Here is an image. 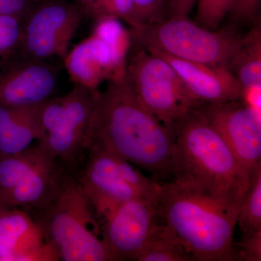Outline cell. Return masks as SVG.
<instances>
[{"label": "cell", "mask_w": 261, "mask_h": 261, "mask_svg": "<svg viewBox=\"0 0 261 261\" xmlns=\"http://www.w3.org/2000/svg\"><path fill=\"white\" fill-rule=\"evenodd\" d=\"M98 92L87 132V145L102 147L151 174L168 181L176 170L174 133L139 100L126 73L108 80Z\"/></svg>", "instance_id": "6da1fadb"}, {"label": "cell", "mask_w": 261, "mask_h": 261, "mask_svg": "<svg viewBox=\"0 0 261 261\" xmlns=\"http://www.w3.org/2000/svg\"><path fill=\"white\" fill-rule=\"evenodd\" d=\"M157 202L161 221L192 260H237L233 235L240 204L181 175L159 182Z\"/></svg>", "instance_id": "7a4b0ae2"}, {"label": "cell", "mask_w": 261, "mask_h": 261, "mask_svg": "<svg viewBox=\"0 0 261 261\" xmlns=\"http://www.w3.org/2000/svg\"><path fill=\"white\" fill-rule=\"evenodd\" d=\"M176 175H181L224 200L240 203L250 174L239 162L200 108L182 116L173 127Z\"/></svg>", "instance_id": "3957f363"}, {"label": "cell", "mask_w": 261, "mask_h": 261, "mask_svg": "<svg viewBox=\"0 0 261 261\" xmlns=\"http://www.w3.org/2000/svg\"><path fill=\"white\" fill-rule=\"evenodd\" d=\"M43 239L65 261H112L94 211L75 173L68 171L50 202L32 213Z\"/></svg>", "instance_id": "277c9868"}, {"label": "cell", "mask_w": 261, "mask_h": 261, "mask_svg": "<svg viewBox=\"0 0 261 261\" xmlns=\"http://www.w3.org/2000/svg\"><path fill=\"white\" fill-rule=\"evenodd\" d=\"M130 34L132 42L147 50L228 68L243 42V36L204 28L189 16L133 27Z\"/></svg>", "instance_id": "5b68a950"}, {"label": "cell", "mask_w": 261, "mask_h": 261, "mask_svg": "<svg viewBox=\"0 0 261 261\" xmlns=\"http://www.w3.org/2000/svg\"><path fill=\"white\" fill-rule=\"evenodd\" d=\"M99 90L81 86L42 103L37 145L76 173L87 152V132Z\"/></svg>", "instance_id": "8992f818"}, {"label": "cell", "mask_w": 261, "mask_h": 261, "mask_svg": "<svg viewBox=\"0 0 261 261\" xmlns=\"http://www.w3.org/2000/svg\"><path fill=\"white\" fill-rule=\"evenodd\" d=\"M85 156L83 168L75 175L99 219L127 201L158 195L159 181L107 149L89 144Z\"/></svg>", "instance_id": "52a82bcc"}, {"label": "cell", "mask_w": 261, "mask_h": 261, "mask_svg": "<svg viewBox=\"0 0 261 261\" xmlns=\"http://www.w3.org/2000/svg\"><path fill=\"white\" fill-rule=\"evenodd\" d=\"M140 48L127 57V78L141 103L173 132L182 116L200 106L167 61Z\"/></svg>", "instance_id": "ba28073f"}, {"label": "cell", "mask_w": 261, "mask_h": 261, "mask_svg": "<svg viewBox=\"0 0 261 261\" xmlns=\"http://www.w3.org/2000/svg\"><path fill=\"white\" fill-rule=\"evenodd\" d=\"M86 13L82 5L39 3L23 22L19 53L30 59L63 60Z\"/></svg>", "instance_id": "9c48e42d"}, {"label": "cell", "mask_w": 261, "mask_h": 261, "mask_svg": "<svg viewBox=\"0 0 261 261\" xmlns=\"http://www.w3.org/2000/svg\"><path fill=\"white\" fill-rule=\"evenodd\" d=\"M157 195L127 201L104 219L103 243L112 261L137 260L160 220Z\"/></svg>", "instance_id": "30bf717a"}, {"label": "cell", "mask_w": 261, "mask_h": 261, "mask_svg": "<svg viewBox=\"0 0 261 261\" xmlns=\"http://www.w3.org/2000/svg\"><path fill=\"white\" fill-rule=\"evenodd\" d=\"M199 108L247 172L261 166L260 118L255 108L242 99Z\"/></svg>", "instance_id": "8fae6325"}, {"label": "cell", "mask_w": 261, "mask_h": 261, "mask_svg": "<svg viewBox=\"0 0 261 261\" xmlns=\"http://www.w3.org/2000/svg\"><path fill=\"white\" fill-rule=\"evenodd\" d=\"M59 66L51 60H34L18 53L0 65V105L31 107L53 97Z\"/></svg>", "instance_id": "7c38bea8"}, {"label": "cell", "mask_w": 261, "mask_h": 261, "mask_svg": "<svg viewBox=\"0 0 261 261\" xmlns=\"http://www.w3.org/2000/svg\"><path fill=\"white\" fill-rule=\"evenodd\" d=\"M126 61L93 33L68 50L63 59L74 85L92 90H98L104 81L124 75Z\"/></svg>", "instance_id": "4fadbf2b"}, {"label": "cell", "mask_w": 261, "mask_h": 261, "mask_svg": "<svg viewBox=\"0 0 261 261\" xmlns=\"http://www.w3.org/2000/svg\"><path fill=\"white\" fill-rule=\"evenodd\" d=\"M149 51L161 57L173 67L200 107L202 105L240 100L246 94L226 67L194 63L163 53Z\"/></svg>", "instance_id": "5bb4252c"}, {"label": "cell", "mask_w": 261, "mask_h": 261, "mask_svg": "<svg viewBox=\"0 0 261 261\" xmlns=\"http://www.w3.org/2000/svg\"><path fill=\"white\" fill-rule=\"evenodd\" d=\"M58 258L28 213L10 208L0 218V260Z\"/></svg>", "instance_id": "9a60e30c"}, {"label": "cell", "mask_w": 261, "mask_h": 261, "mask_svg": "<svg viewBox=\"0 0 261 261\" xmlns=\"http://www.w3.org/2000/svg\"><path fill=\"white\" fill-rule=\"evenodd\" d=\"M69 170L48 155L31 170L15 188L1 200L10 208L31 213L40 210L56 195Z\"/></svg>", "instance_id": "2e32d148"}, {"label": "cell", "mask_w": 261, "mask_h": 261, "mask_svg": "<svg viewBox=\"0 0 261 261\" xmlns=\"http://www.w3.org/2000/svg\"><path fill=\"white\" fill-rule=\"evenodd\" d=\"M228 69L246 93L260 88V20L255 22L251 30L243 36V42L230 62Z\"/></svg>", "instance_id": "e0dca14e"}, {"label": "cell", "mask_w": 261, "mask_h": 261, "mask_svg": "<svg viewBox=\"0 0 261 261\" xmlns=\"http://www.w3.org/2000/svg\"><path fill=\"white\" fill-rule=\"evenodd\" d=\"M43 103V102H42ZM37 105L13 122L0 140V156L20 153L32 147L40 134V111Z\"/></svg>", "instance_id": "ac0fdd59"}, {"label": "cell", "mask_w": 261, "mask_h": 261, "mask_svg": "<svg viewBox=\"0 0 261 261\" xmlns=\"http://www.w3.org/2000/svg\"><path fill=\"white\" fill-rule=\"evenodd\" d=\"M48 155L37 145L20 153L0 156V202Z\"/></svg>", "instance_id": "d6986e66"}, {"label": "cell", "mask_w": 261, "mask_h": 261, "mask_svg": "<svg viewBox=\"0 0 261 261\" xmlns=\"http://www.w3.org/2000/svg\"><path fill=\"white\" fill-rule=\"evenodd\" d=\"M138 261L193 260L164 223L154 226L137 260Z\"/></svg>", "instance_id": "ffe728a7"}, {"label": "cell", "mask_w": 261, "mask_h": 261, "mask_svg": "<svg viewBox=\"0 0 261 261\" xmlns=\"http://www.w3.org/2000/svg\"><path fill=\"white\" fill-rule=\"evenodd\" d=\"M238 225L242 233L261 230V166L250 174V182L240 206Z\"/></svg>", "instance_id": "44dd1931"}, {"label": "cell", "mask_w": 261, "mask_h": 261, "mask_svg": "<svg viewBox=\"0 0 261 261\" xmlns=\"http://www.w3.org/2000/svg\"><path fill=\"white\" fill-rule=\"evenodd\" d=\"M23 22L13 17L0 15V65L19 53Z\"/></svg>", "instance_id": "7402d4cb"}, {"label": "cell", "mask_w": 261, "mask_h": 261, "mask_svg": "<svg viewBox=\"0 0 261 261\" xmlns=\"http://www.w3.org/2000/svg\"><path fill=\"white\" fill-rule=\"evenodd\" d=\"M89 13L96 18L106 16L123 20L130 28L137 25L134 0H94Z\"/></svg>", "instance_id": "603a6c76"}, {"label": "cell", "mask_w": 261, "mask_h": 261, "mask_svg": "<svg viewBox=\"0 0 261 261\" xmlns=\"http://www.w3.org/2000/svg\"><path fill=\"white\" fill-rule=\"evenodd\" d=\"M233 0H197L195 22L201 27L216 30L228 15Z\"/></svg>", "instance_id": "cb8c5ba5"}, {"label": "cell", "mask_w": 261, "mask_h": 261, "mask_svg": "<svg viewBox=\"0 0 261 261\" xmlns=\"http://www.w3.org/2000/svg\"><path fill=\"white\" fill-rule=\"evenodd\" d=\"M134 3L137 20L136 27L164 20L165 0H134Z\"/></svg>", "instance_id": "d4e9b609"}, {"label": "cell", "mask_w": 261, "mask_h": 261, "mask_svg": "<svg viewBox=\"0 0 261 261\" xmlns=\"http://www.w3.org/2000/svg\"><path fill=\"white\" fill-rule=\"evenodd\" d=\"M237 260H261V230L242 233L240 243H235Z\"/></svg>", "instance_id": "484cf974"}, {"label": "cell", "mask_w": 261, "mask_h": 261, "mask_svg": "<svg viewBox=\"0 0 261 261\" xmlns=\"http://www.w3.org/2000/svg\"><path fill=\"white\" fill-rule=\"evenodd\" d=\"M260 4V0H233L228 15L237 23H255L258 20Z\"/></svg>", "instance_id": "4316f807"}, {"label": "cell", "mask_w": 261, "mask_h": 261, "mask_svg": "<svg viewBox=\"0 0 261 261\" xmlns=\"http://www.w3.org/2000/svg\"><path fill=\"white\" fill-rule=\"evenodd\" d=\"M39 3V0H0V15L23 22Z\"/></svg>", "instance_id": "83f0119b"}, {"label": "cell", "mask_w": 261, "mask_h": 261, "mask_svg": "<svg viewBox=\"0 0 261 261\" xmlns=\"http://www.w3.org/2000/svg\"><path fill=\"white\" fill-rule=\"evenodd\" d=\"M32 107L34 106L15 107V106L0 105V140L8 127L13 122L25 115Z\"/></svg>", "instance_id": "f1b7e54d"}, {"label": "cell", "mask_w": 261, "mask_h": 261, "mask_svg": "<svg viewBox=\"0 0 261 261\" xmlns=\"http://www.w3.org/2000/svg\"><path fill=\"white\" fill-rule=\"evenodd\" d=\"M197 0H165V10L168 18L187 17L192 13Z\"/></svg>", "instance_id": "f546056e"}, {"label": "cell", "mask_w": 261, "mask_h": 261, "mask_svg": "<svg viewBox=\"0 0 261 261\" xmlns=\"http://www.w3.org/2000/svg\"><path fill=\"white\" fill-rule=\"evenodd\" d=\"M81 3H82V6L85 8L86 10H89V8L92 6V3H93L94 0H78Z\"/></svg>", "instance_id": "4dcf8cb0"}, {"label": "cell", "mask_w": 261, "mask_h": 261, "mask_svg": "<svg viewBox=\"0 0 261 261\" xmlns=\"http://www.w3.org/2000/svg\"><path fill=\"white\" fill-rule=\"evenodd\" d=\"M10 208V207H7V206L5 205L4 204L0 202V218H1V216H3L6 211L9 210Z\"/></svg>", "instance_id": "1f68e13d"}]
</instances>
